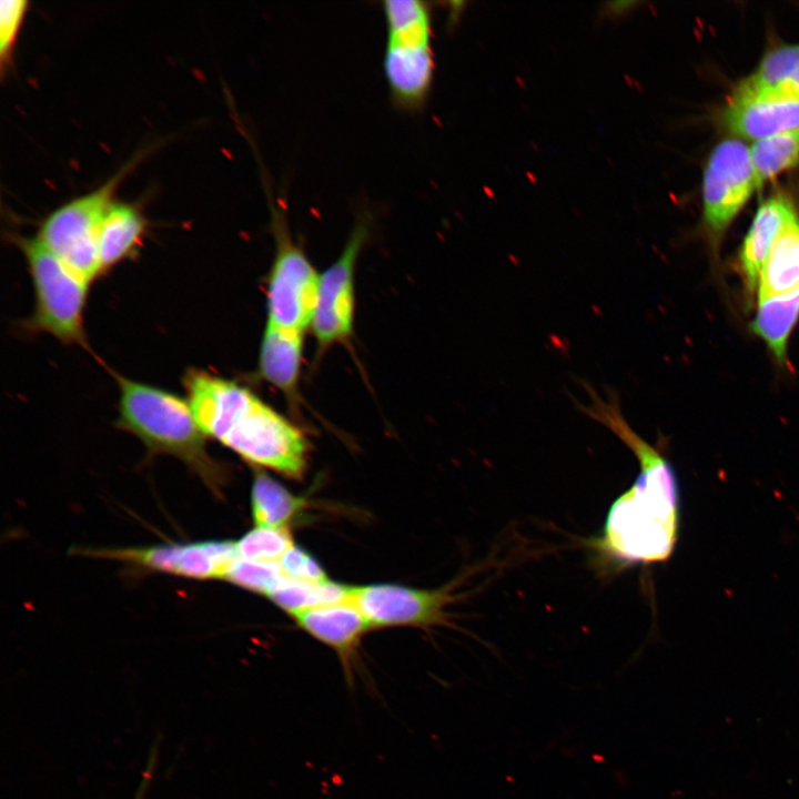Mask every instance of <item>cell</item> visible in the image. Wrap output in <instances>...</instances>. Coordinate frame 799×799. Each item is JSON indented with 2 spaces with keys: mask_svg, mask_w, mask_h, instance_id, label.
Returning <instances> with one entry per match:
<instances>
[{
  "mask_svg": "<svg viewBox=\"0 0 799 799\" xmlns=\"http://www.w3.org/2000/svg\"><path fill=\"white\" fill-rule=\"evenodd\" d=\"M267 199L275 254L267 280L266 325L304 334L312 325L320 274L294 241L284 203L269 188Z\"/></svg>",
  "mask_w": 799,
  "mask_h": 799,
  "instance_id": "obj_6",
  "label": "cell"
},
{
  "mask_svg": "<svg viewBox=\"0 0 799 799\" xmlns=\"http://www.w3.org/2000/svg\"><path fill=\"white\" fill-rule=\"evenodd\" d=\"M279 564L285 577L307 583L328 580L321 564L307 550L293 545L280 558Z\"/></svg>",
  "mask_w": 799,
  "mask_h": 799,
  "instance_id": "obj_26",
  "label": "cell"
},
{
  "mask_svg": "<svg viewBox=\"0 0 799 799\" xmlns=\"http://www.w3.org/2000/svg\"><path fill=\"white\" fill-rule=\"evenodd\" d=\"M371 231V220L363 214L355 223L346 244L322 274L312 331L321 346L346 340L353 331L355 312V266Z\"/></svg>",
  "mask_w": 799,
  "mask_h": 799,
  "instance_id": "obj_9",
  "label": "cell"
},
{
  "mask_svg": "<svg viewBox=\"0 0 799 799\" xmlns=\"http://www.w3.org/2000/svg\"><path fill=\"white\" fill-rule=\"evenodd\" d=\"M589 404L576 407L614 433L636 456L640 472L633 485L610 506L600 550L627 564L667 560L674 553L679 528V486L675 469L657 447L640 437L626 421L618 394L608 388L603 397L581 382Z\"/></svg>",
  "mask_w": 799,
  "mask_h": 799,
  "instance_id": "obj_1",
  "label": "cell"
},
{
  "mask_svg": "<svg viewBox=\"0 0 799 799\" xmlns=\"http://www.w3.org/2000/svg\"><path fill=\"white\" fill-rule=\"evenodd\" d=\"M383 13V71L391 101L400 110L415 112L428 98L435 71L431 10L421 0H386Z\"/></svg>",
  "mask_w": 799,
  "mask_h": 799,
  "instance_id": "obj_4",
  "label": "cell"
},
{
  "mask_svg": "<svg viewBox=\"0 0 799 799\" xmlns=\"http://www.w3.org/2000/svg\"><path fill=\"white\" fill-rule=\"evenodd\" d=\"M154 757H155V756L152 755V757L150 758V762H149V765H148V769H146V770L144 771V773H143V778H142V781H141V783H140V788L138 789L135 799H144L145 790H146L148 783L150 782V776H151V772H152V768H153V766H154Z\"/></svg>",
  "mask_w": 799,
  "mask_h": 799,
  "instance_id": "obj_27",
  "label": "cell"
},
{
  "mask_svg": "<svg viewBox=\"0 0 799 799\" xmlns=\"http://www.w3.org/2000/svg\"><path fill=\"white\" fill-rule=\"evenodd\" d=\"M120 390L117 426L139 437L151 454L183 462L216 493L224 478L222 466L206 451V435L191 406L162 388L117 375Z\"/></svg>",
  "mask_w": 799,
  "mask_h": 799,
  "instance_id": "obj_3",
  "label": "cell"
},
{
  "mask_svg": "<svg viewBox=\"0 0 799 799\" xmlns=\"http://www.w3.org/2000/svg\"><path fill=\"white\" fill-rule=\"evenodd\" d=\"M734 93L799 97V43L768 52Z\"/></svg>",
  "mask_w": 799,
  "mask_h": 799,
  "instance_id": "obj_17",
  "label": "cell"
},
{
  "mask_svg": "<svg viewBox=\"0 0 799 799\" xmlns=\"http://www.w3.org/2000/svg\"><path fill=\"white\" fill-rule=\"evenodd\" d=\"M293 617L304 631L337 654L347 685L353 686L357 648L372 628L361 611L350 601H343L311 608Z\"/></svg>",
  "mask_w": 799,
  "mask_h": 799,
  "instance_id": "obj_12",
  "label": "cell"
},
{
  "mask_svg": "<svg viewBox=\"0 0 799 799\" xmlns=\"http://www.w3.org/2000/svg\"><path fill=\"white\" fill-rule=\"evenodd\" d=\"M28 4L29 2L26 0L0 1V64L2 72L11 61Z\"/></svg>",
  "mask_w": 799,
  "mask_h": 799,
  "instance_id": "obj_25",
  "label": "cell"
},
{
  "mask_svg": "<svg viewBox=\"0 0 799 799\" xmlns=\"http://www.w3.org/2000/svg\"><path fill=\"white\" fill-rule=\"evenodd\" d=\"M135 160L87 194L54 209L40 225L37 237L65 265L91 282L102 274L98 253V233L103 215L114 200L120 182Z\"/></svg>",
  "mask_w": 799,
  "mask_h": 799,
  "instance_id": "obj_7",
  "label": "cell"
},
{
  "mask_svg": "<svg viewBox=\"0 0 799 799\" xmlns=\"http://www.w3.org/2000/svg\"><path fill=\"white\" fill-rule=\"evenodd\" d=\"M721 122L734 138L758 141L799 128V97L731 94Z\"/></svg>",
  "mask_w": 799,
  "mask_h": 799,
  "instance_id": "obj_11",
  "label": "cell"
},
{
  "mask_svg": "<svg viewBox=\"0 0 799 799\" xmlns=\"http://www.w3.org/2000/svg\"><path fill=\"white\" fill-rule=\"evenodd\" d=\"M351 587L325 580L307 583L284 577L267 596L292 616L321 606L348 601Z\"/></svg>",
  "mask_w": 799,
  "mask_h": 799,
  "instance_id": "obj_21",
  "label": "cell"
},
{
  "mask_svg": "<svg viewBox=\"0 0 799 799\" xmlns=\"http://www.w3.org/2000/svg\"><path fill=\"white\" fill-rule=\"evenodd\" d=\"M87 555L129 562L143 568L192 578L196 568L195 543L164 544L149 547L87 549Z\"/></svg>",
  "mask_w": 799,
  "mask_h": 799,
  "instance_id": "obj_18",
  "label": "cell"
},
{
  "mask_svg": "<svg viewBox=\"0 0 799 799\" xmlns=\"http://www.w3.org/2000/svg\"><path fill=\"white\" fill-rule=\"evenodd\" d=\"M284 577L279 562H254L239 557L224 579L239 587L269 596Z\"/></svg>",
  "mask_w": 799,
  "mask_h": 799,
  "instance_id": "obj_24",
  "label": "cell"
},
{
  "mask_svg": "<svg viewBox=\"0 0 799 799\" xmlns=\"http://www.w3.org/2000/svg\"><path fill=\"white\" fill-rule=\"evenodd\" d=\"M452 586L418 589L395 584L351 587L348 601L373 628L427 627L445 623V607L454 600Z\"/></svg>",
  "mask_w": 799,
  "mask_h": 799,
  "instance_id": "obj_10",
  "label": "cell"
},
{
  "mask_svg": "<svg viewBox=\"0 0 799 799\" xmlns=\"http://www.w3.org/2000/svg\"><path fill=\"white\" fill-rule=\"evenodd\" d=\"M145 230L146 221L136 205L113 200L98 233L102 273L131 256L141 244Z\"/></svg>",
  "mask_w": 799,
  "mask_h": 799,
  "instance_id": "obj_14",
  "label": "cell"
},
{
  "mask_svg": "<svg viewBox=\"0 0 799 799\" xmlns=\"http://www.w3.org/2000/svg\"><path fill=\"white\" fill-rule=\"evenodd\" d=\"M750 156L757 190L799 161V128L754 142Z\"/></svg>",
  "mask_w": 799,
  "mask_h": 799,
  "instance_id": "obj_22",
  "label": "cell"
},
{
  "mask_svg": "<svg viewBox=\"0 0 799 799\" xmlns=\"http://www.w3.org/2000/svg\"><path fill=\"white\" fill-rule=\"evenodd\" d=\"M795 209L781 193L770 195L759 205L738 254V271L747 296L757 291L762 265Z\"/></svg>",
  "mask_w": 799,
  "mask_h": 799,
  "instance_id": "obj_13",
  "label": "cell"
},
{
  "mask_svg": "<svg viewBox=\"0 0 799 799\" xmlns=\"http://www.w3.org/2000/svg\"><path fill=\"white\" fill-rule=\"evenodd\" d=\"M303 335L265 325L260 347L259 372L266 382L286 395H293L299 382Z\"/></svg>",
  "mask_w": 799,
  "mask_h": 799,
  "instance_id": "obj_15",
  "label": "cell"
},
{
  "mask_svg": "<svg viewBox=\"0 0 799 799\" xmlns=\"http://www.w3.org/2000/svg\"><path fill=\"white\" fill-rule=\"evenodd\" d=\"M183 384L191 409L205 433L242 459L301 478L309 443L302 431L236 382L192 368Z\"/></svg>",
  "mask_w": 799,
  "mask_h": 799,
  "instance_id": "obj_2",
  "label": "cell"
},
{
  "mask_svg": "<svg viewBox=\"0 0 799 799\" xmlns=\"http://www.w3.org/2000/svg\"><path fill=\"white\" fill-rule=\"evenodd\" d=\"M755 190L750 146L738 138L716 144L702 178V221L712 242L721 240Z\"/></svg>",
  "mask_w": 799,
  "mask_h": 799,
  "instance_id": "obj_8",
  "label": "cell"
},
{
  "mask_svg": "<svg viewBox=\"0 0 799 799\" xmlns=\"http://www.w3.org/2000/svg\"><path fill=\"white\" fill-rule=\"evenodd\" d=\"M306 505L263 472H256L251 489V510L256 526L286 527Z\"/></svg>",
  "mask_w": 799,
  "mask_h": 799,
  "instance_id": "obj_20",
  "label": "cell"
},
{
  "mask_svg": "<svg viewBox=\"0 0 799 799\" xmlns=\"http://www.w3.org/2000/svg\"><path fill=\"white\" fill-rule=\"evenodd\" d=\"M235 545L237 555L242 559L279 562L293 546V539L287 527L256 526L244 534Z\"/></svg>",
  "mask_w": 799,
  "mask_h": 799,
  "instance_id": "obj_23",
  "label": "cell"
},
{
  "mask_svg": "<svg viewBox=\"0 0 799 799\" xmlns=\"http://www.w3.org/2000/svg\"><path fill=\"white\" fill-rule=\"evenodd\" d=\"M799 318V289L757 302V311L751 330L783 362L787 356L788 340Z\"/></svg>",
  "mask_w": 799,
  "mask_h": 799,
  "instance_id": "obj_19",
  "label": "cell"
},
{
  "mask_svg": "<svg viewBox=\"0 0 799 799\" xmlns=\"http://www.w3.org/2000/svg\"><path fill=\"white\" fill-rule=\"evenodd\" d=\"M799 289V214L795 209L778 234L760 271L758 300Z\"/></svg>",
  "mask_w": 799,
  "mask_h": 799,
  "instance_id": "obj_16",
  "label": "cell"
},
{
  "mask_svg": "<svg viewBox=\"0 0 799 799\" xmlns=\"http://www.w3.org/2000/svg\"><path fill=\"white\" fill-rule=\"evenodd\" d=\"M34 287L36 304L27 327L65 344H84L83 313L90 282L82 279L36 237L17 236Z\"/></svg>",
  "mask_w": 799,
  "mask_h": 799,
  "instance_id": "obj_5",
  "label": "cell"
}]
</instances>
